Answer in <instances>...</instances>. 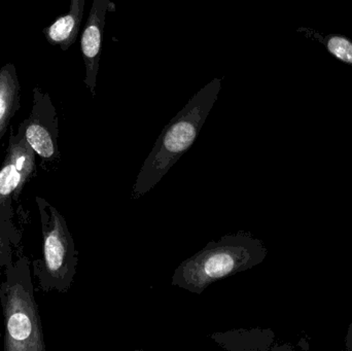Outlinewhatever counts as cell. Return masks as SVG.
Instances as JSON below:
<instances>
[{"label":"cell","mask_w":352,"mask_h":351,"mask_svg":"<svg viewBox=\"0 0 352 351\" xmlns=\"http://www.w3.org/2000/svg\"><path fill=\"white\" fill-rule=\"evenodd\" d=\"M221 88V78H213L165 126L138 173L132 190V199H140L154 189L194 144L217 100Z\"/></svg>","instance_id":"6da1fadb"},{"label":"cell","mask_w":352,"mask_h":351,"mask_svg":"<svg viewBox=\"0 0 352 351\" xmlns=\"http://www.w3.org/2000/svg\"><path fill=\"white\" fill-rule=\"evenodd\" d=\"M265 255L262 243L248 233L223 235L180 263L173 286L201 295L214 282L252 269Z\"/></svg>","instance_id":"7a4b0ae2"},{"label":"cell","mask_w":352,"mask_h":351,"mask_svg":"<svg viewBox=\"0 0 352 351\" xmlns=\"http://www.w3.org/2000/svg\"><path fill=\"white\" fill-rule=\"evenodd\" d=\"M32 275V262L25 256L12 259L4 268V280L0 284L4 351L45 350Z\"/></svg>","instance_id":"3957f363"},{"label":"cell","mask_w":352,"mask_h":351,"mask_svg":"<svg viewBox=\"0 0 352 351\" xmlns=\"http://www.w3.org/2000/svg\"><path fill=\"white\" fill-rule=\"evenodd\" d=\"M43 234L41 258L32 263L33 276L43 292L65 294L72 288L78 253L67 223L47 200L36 197Z\"/></svg>","instance_id":"277c9868"},{"label":"cell","mask_w":352,"mask_h":351,"mask_svg":"<svg viewBox=\"0 0 352 351\" xmlns=\"http://www.w3.org/2000/svg\"><path fill=\"white\" fill-rule=\"evenodd\" d=\"M35 155L20 129L10 133L8 150L0 167V214L14 216L12 203L18 201L35 170Z\"/></svg>","instance_id":"5b68a950"},{"label":"cell","mask_w":352,"mask_h":351,"mask_svg":"<svg viewBox=\"0 0 352 351\" xmlns=\"http://www.w3.org/2000/svg\"><path fill=\"white\" fill-rule=\"evenodd\" d=\"M18 129L22 131L31 148L45 160L59 158L58 148V115L49 93L39 87L33 89L32 109L30 115Z\"/></svg>","instance_id":"8992f818"},{"label":"cell","mask_w":352,"mask_h":351,"mask_svg":"<svg viewBox=\"0 0 352 351\" xmlns=\"http://www.w3.org/2000/svg\"><path fill=\"white\" fill-rule=\"evenodd\" d=\"M111 0H93L92 8L87 20L86 26L80 38V49L86 67L85 84L93 96L96 95L97 76L101 57L103 31H104L107 12L111 6Z\"/></svg>","instance_id":"52a82bcc"},{"label":"cell","mask_w":352,"mask_h":351,"mask_svg":"<svg viewBox=\"0 0 352 351\" xmlns=\"http://www.w3.org/2000/svg\"><path fill=\"white\" fill-rule=\"evenodd\" d=\"M86 0H72L69 10L59 16L53 24L43 29L47 43L59 45L62 51H67L80 34Z\"/></svg>","instance_id":"ba28073f"},{"label":"cell","mask_w":352,"mask_h":351,"mask_svg":"<svg viewBox=\"0 0 352 351\" xmlns=\"http://www.w3.org/2000/svg\"><path fill=\"white\" fill-rule=\"evenodd\" d=\"M21 87L16 66L8 63L0 69V138L20 109Z\"/></svg>","instance_id":"9c48e42d"},{"label":"cell","mask_w":352,"mask_h":351,"mask_svg":"<svg viewBox=\"0 0 352 351\" xmlns=\"http://www.w3.org/2000/svg\"><path fill=\"white\" fill-rule=\"evenodd\" d=\"M22 235L14 223V216L0 214V270L14 259Z\"/></svg>","instance_id":"30bf717a"},{"label":"cell","mask_w":352,"mask_h":351,"mask_svg":"<svg viewBox=\"0 0 352 351\" xmlns=\"http://www.w3.org/2000/svg\"><path fill=\"white\" fill-rule=\"evenodd\" d=\"M260 332L256 330H234L226 333H214L210 335L219 346L227 350L244 351L256 350L260 348L258 344Z\"/></svg>","instance_id":"8fae6325"},{"label":"cell","mask_w":352,"mask_h":351,"mask_svg":"<svg viewBox=\"0 0 352 351\" xmlns=\"http://www.w3.org/2000/svg\"><path fill=\"white\" fill-rule=\"evenodd\" d=\"M324 45L337 59L352 65V43L346 37L331 35L324 39Z\"/></svg>","instance_id":"7c38bea8"},{"label":"cell","mask_w":352,"mask_h":351,"mask_svg":"<svg viewBox=\"0 0 352 351\" xmlns=\"http://www.w3.org/2000/svg\"><path fill=\"white\" fill-rule=\"evenodd\" d=\"M2 271L3 270H0V284H1ZM0 308H1V304H0Z\"/></svg>","instance_id":"4fadbf2b"}]
</instances>
